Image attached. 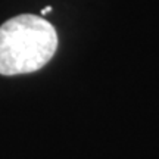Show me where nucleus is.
Instances as JSON below:
<instances>
[{"label":"nucleus","mask_w":159,"mask_h":159,"mask_svg":"<svg viewBox=\"0 0 159 159\" xmlns=\"http://www.w3.org/2000/svg\"><path fill=\"white\" fill-rule=\"evenodd\" d=\"M57 49L55 27L41 16L19 15L0 27V74H30L43 68Z\"/></svg>","instance_id":"f257e3e1"},{"label":"nucleus","mask_w":159,"mask_h":159,"mask_svg":"<svg viewBox=\"0 0 159 159\" xmlns=\"http://www.w3.org/2000/svg\"><path fill=\"white\" fill-rule=\"evenodd\" d=\"M50 11H52V7H50V6H47V7H44V9L41 11V15H46V13H49Z\"/></svg>","instance_id":"f03ea898"}]
</instances>
